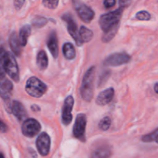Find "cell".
I'll return each instance as SVG.
<instances>
[{
	"label": "cell",
	"instance_id": "obj_1",
	"mask_svg": "<svg viewBox=\"0 0 158 158\" xmlns=\"http://www.w3.org/2000/svg\"><path fill=\"white\" fill-rule=\"evenodd\" d=\"M94 80H95V67L91 66L84 74L80 87V94L82 98L87 102L91 101L94 97Z\"/></svg>",
	"mask_w": 158,
	"mask_h": 158
},
{
	"label": "cell",
	"instance_id": "obj_2",
	"mask_svg": "<svg viewBox=\"0 0 158 158\" xmlns=\"http://www.w3.org/2000/svg\"><path fill=\"white\" fill-rule=\"evenodd\" d=\"M123 8L120 7L117 10L112 11L100 16L99 24L103 32L112 29L114 26L120 25V20L123 14Z\"/></svg>",
	"mask_w": 158,
	"mask_h": 158
},
{
	"label": "cell",
	"instance_id": "obj_3",
	"mask_svg": "<svg viewBox=\"0 0 158 158\" xmlns=\"http://www.w3.org/2000/svg\"><path fill=\"white\" fill-rule=\"evenodd\" d=\"M46 90L47 86L37 77H30L26 82V91L31 97L40 98L44 95Z\"/></svg>",
	"mask_w": 158,
	"mask_h": 158
},
{
	"label": "cell",
	"instance_id": "obj_4",
	"mask_svg": "<svg viewBox=\"0 0 158 158\" xmlns=\"http://www.w3.org/2000/svg\"><path fill=\"white\" fill-rule=\"evenodd\" d=\"M5 71L6 73L9 76L11 79L15 82L19 81V70L15 58L11 52H7L5 64Z\"/></svg>",
	"mask_w": 158,
	"mask_h": 158
},
{
	"label": "cell",
	"instance_id": "obj_5",
	"mask_svg": "<svg viewBox=\"0 0 158 158\" xmlns=\"http://www.w3.org/2000/svg\"><path fill=\"white\" fill-rule=\"evenodd\" d=\"M73 4L82 21L86 23H89L94 19L95 13L91 8L79 1H73Z\"/></svg>",
	"mask_w": 158,
	"mask_h": 158
},
{
	"label": "cell",
	"instance_id": "obj_6",
	"mask_svg": "<svg viewBox=\"0 0 158 158\" xmlns=\"http://www.w3.org/2000/svg\"><path fill=\"white\" fill-rule=\"evenodd\" d=\"M131 60V56L126 52H115L110 55L103 62L104 66H119L127 64Z\"/></svg>",
	"mask_w": 158,
	"mask_h": 158
},
{
	"label": "cell",
	"instance_id": "obj_7",
	"mask_svg": "<svg viewBox=\"0 0 158 158\" xmlns=\"http://www.w3.org/2000/svg\"><path fill=\"white\" fill-rule=\"evenodd\" d=\"M41 131V125L35 119H26L22 125V133L27 137H33Z\"/></svg>",
	"mask_w": 158,
	"mask_h": 158
},
{
	"label": "cell",
	"instance_id": "obj_8",
	"mask_svg": "<svg viewBox=\"0 0 158 158\" xmlns=\"http://www.w3.org/2000/svg\"><path fill=\"white\" fill-rule=\"evenodd\" d=\"M63 21H65L67 24V29L69 32V35L73 37L74 41L76 42L77 46H80L83 45V41H82L81 38L80 36V33H79V29L77 28V23L73 20V17L71 16L69 14H65L62 16Z\"/></svg>",
	"mask_w": 158,
	"mask_h": 158
},
{
	"label": "cell",
	"instance_id": "obj_9",
	"mask_svg": "<svg viewBox=\"0 0 158 158\" xmlns=\"http://www.w3.org/2000/svg\"><path fill=\"white\" fill-rule=\"evenodd\" d=\"M86 122H87V120H86V115L83 114H80L77 115L73 126V136L76 138L82 141L85 140L84 135L85 131H86Z\"/></svg>",
	"mask_w": 158,
	"mask_h": 158
},
{
	"label": "cell",
	"instance_id": "obj_10",
	"mask_svg": "<svg viewBox=\"0 0 158 158\" xmlns=\"http://www.w3.org/2000/svg\"><path fill=\"white\" fill-rule=\"evenodd\" d=\"M74 99L72 96H69L65 99L62 109V122L64 125L67 126L73 120L72 110L73 108Z\"/></svg>",
	"mask_w": 158,
	"mask_h": 158
},
{
	"label": "cell",
	"instance_id": "obj_11",
	"mask_svg": "<svg viewBox=\"0 0 158 158\" xmlns=\"http://www.w3.org/2000/svg\"><path fill=\"white\" fill-rule=\"evenodd\" d=\"M35 143L37 150L42 156L48 155L50 150L51 140L49 136L46 132L41 133L38 136Z\"/></svg>",
	"mask_w": 158,
	"mask_h": 158
},
{
	"label": "cell",
	"instance_id": "obj_12",
	"mask_svg": "<svg viewBox=\"0 0 158 158\" xmlns=\"http://www.w3.org/2000/svg\"><path fill=\"white\" fill-rule=\"evenodd\" d=\"M9 112L12 113V114L16 118H18L20 121H22V120L25 121L26 120V117H27V112H26V108L19 101H16V100L12 103Z\"/></svg>",
	"mask_w": 158,
	"mask_h": 158
},
{
	"label": "cell",
	"instance_id": "obj_13",
	"mask_svg": "<svg viewBox=\"0 0 158 158\" xmlns=\"http://www.w3.org/2000/svg\"><path fill=\"white\" fill-rule=\"evenodd\" d=\"M114 97V88H108L105 90L102 91L97 97L96 100V103L99 106H105L108 104L110 102L112 101Z\"/></svg>",
	"mask_w": 158,
	"mask_h": 158
},
{
	"label": "cell",
	"instance_id": "obj_14",
	"mask_svg": "<svg viewBox=\"0 0 158 158\" xmlns=\"http://www.w3.org/2000/svg\"><path fill=\"white\" fill-rule=\"evenodd\" d=\"M13 90L12 83L8 79H2L0 80V97L4 100H8L12 95Z\"/></svg>",
	"mask_w": 158,
	"mask_h": 158
},
{
	"label": "cell",
	"instance_id": "obj_15",
	"mask_svg": "<svg viewBox=\"0 0 158 158\" xmlns=\"http://www.w3.org/2000/svg\"><path fill=\"white\" fill-rule=\"evenodd\" d=\"M47 46L53 58L56 59L59 55V46L57 35L55 31H52L49 33L47 40Z\"/></svg>",
	"mask_w": 158,
	"mask_h": 158
},
{
	"label": "cell",
	"instance_id": "obj_16",
	"mask_svg": "<svg viewBox=\"0 0 158 158\" xmlns=\"http://www.w3.org/2000/svg\"><path fill=\"white\" fill-rule=\"evenodd\" d=\"M9 46H10L11 49L13 52V53L15 54L16 56H19L21 55V44H20L19 40V37L17 36L16 33L15 32H12V34L9 36Z\"/></svg>",
	"mask_w": 158,
	"mask_h": 158
},
{
	"label": "cell",
	"instance_id": "obj_17",
	"mask_svg": "<svg viewBox=\"0 0 158 158\" xmlns=\"http://www.w3.org/2000/svg\"><path fill=\"white\" fill-rule=\"evenodd\" d=\"M111 155V149L109 146L102 145L95 149L93 153L94 158H109Z\"/></svg>",
	"mask_w": 158,
	"mask_h": 158
},
{
	"label": "cell",
	"instance_id": "obj_18",
	"mask_svg": "<svg viewBox=\"0 0 158 158\" xmlns=\"http://www.w3.org/2000/svg\"><path fill=\"white\" fill-rule=\"evenodd\" d=\"M31 33V27L29 25H25L23 27L21 28L19 35V40L20 44L22 46H25L27 43L28 38Z\"/></svg>",
	"mask_w": 158,
	"mask_h": 158
},
{
	"label": "cell",
	"instance_id": "obj_19",
	"mask_svg": "<svg viewBox=\"0 0 158 158\" xmlns=\"http://www.w3.org/2000/svg\"><path fill=\"white\" fill-rule=\"evenodd\" d=\"M36 63L40 70H45L48 66V58L44 50H40L37 54Z\"/></svg>",
	"mask_w": 158,
	"mask_h": 158
},
{
	"label": "cell",
	"instance_id": "obj_20",
	"mask_svg": "<svg viewBox=\"0 0 158 158\" xmlns=\"http://www.w3.org/2000/svg\"><path fill=\"white\" fill-rule=\"evenodd\" d=\"M63 52L67 60H72L76 57V50L72 43H66L63 46Z\"/></svg>",
	"mask_w": 158,
	"mask_h": 158
},
{
	"label": "cell",
	"instance_id": "obj_21",
	"mask_svg": "<svg viewBox=\"0 0 158 158\" xmlns=\"http://www.w3.org/2000/svg\"><path fill=\"white\" fill-rule=\"evenodd\" d=\"M79 33H80V36L81 38L83 43V42L88 43L94 37V32H93V31H91L90 29L86 28V26H82L80 27V30H79Z\"/></svg>",
	"mask_w": 158,
	"mask_h": 158
},
{
	"label": "cell",
	"instance_id": "obj_22",
	"mask_svg": "<svg viewBox=\"0 0 158 158\" xmlns=\"http://www.w3.org/2000/svg\"><path fill=\"white\" fill-rule=\"evenodd\" d=\"M7 52L5 50L2 46L0 47V79H4L6 75L5 71V64H6V59Z\"/></svg>",
	"mask_w": 158,
	"mask_h": 158
},
{
	"label": "cell",
	"instance_id": "obj_23",
	"mask_svg": "<svg viewBox=\"0 0 158 158\" xmlns=\"http://www.w3.org/2000/svg\"><path fill=\"white\" fill-rule=\"evenodd\" d=\"M119 27H120V25L114 26L112 29H109V30L106 31V32H103V36H102V41H103V43H108V42L111 41V40H113V38L114 37V35L117 34Z\"/></svg>",
	"mask_w": 158,
	"mask_h": 158
},
{
	"label": "cell",
	"instance_id": "obj_24",
	"mask_svg": "<svg viewBox=\"0 0 158 158\" xmlns=\"http://www.w3.org/2000/svg\"><path fill=\"white\" fill-rule=\"evenodd\" d=\"M47 22L48 19L46 18L37 15V16L34 17V19H32V24L36 28H42L47 23Z\"/></svg>",
	"mask_w": 158,
	"mask_h": 158
},
{
	"label": "cell",
	"instance_id": "obj_25",
	"mask_svg": "<svg viewBox=\"0 0 158 158\" xmlns=\"http://www.w3.org/2000/svg\"><path fill=\"white\" fill-rule=\"evenodd\" d=\"M111 125V120L109 117H105L99 123V128L103 131H106Z\"/></svg>",
	"mask_w": 158,
	"mask_h": 158
},
{
	"label": "cell",
	"instance_id": "obj_26",
	"mask_svg": "<svg viewBox=\"0 0 158 158\" xmlns=\"http://www.w3.org/2000/svg\"><path fill=\"white\" fill-rule=\"evenodd\" d=\"M135 18L140 21H149L151 18V15L148 11H140L135 15Z\"/></svg>",
	"mask_w": 158,
	"mask_h": 158
},
{
	"label": "cell",
	"instance_id": "obj_27",
	"mask_svg": "<svg viewBox=\"0 0 158 158\" xmlns=\"http://www.w3.org/2000/svg\"><path fill=\"white\" fill-rule=\"evenodd\" d=\"M43 4L45 7L48 8V9H54L58 6L59 1H48V0H44V1H43Z\"/></svg>",
	"mask_w": 158,
	"mask_h": 158
},
{
	"label": "cell",
	"instance_id": "obj_28",
	"mask_svg": "<svg viewBox=\"0 0 158 158\" xmlns=\"http://www.w3.org/2000/svg\"><path fill=\"white\" fill-rule=\"evenodd\" d=\"M110 75V71H106L103 73H102L100 77V80H99V86H101V85L104 84L105 82L106 81V80L108 79Z\"/></svg>",
	"mask_w": 158,
	"mask_h": 158
},
{
	"label": "cell",
	"instance_id": "obj_29",
	"mask_svg": "<svg viewBox=\"0 0 158 158\" xmlns=\"http://www.w3.org/2000/svg\"><path fill=\"white\" fill-rule=\"evenodd\" d=\"M115 4H116L115 0H106V1L103 2V5H104V6L106 8V9L113 7Z\"/></svg>",
	"mask_w": 158,
	"mask_h": 158
},
{
	"label": "cell",
	"instance_id": "obj_30",
	"mask_svg": "<svg viewBox=\"0 0 158 158\" xmlns=\"http://www.w3.org/2000/svg\"><path fill=\"white\" fill-rule=\"evenodd\" d=\"M24 3L25 1H20V0H15V1H14V6H15V9L16 10H19Z\"/></svg>",
	"mask_w": 158,
	"mask_h": 158
},
{
	"label": "cell",
	"instance_id": "obj_31",
	"mask_svg": "<svg viewBox=\"0 0 158 158\" xmlns=\"http://www.w3.org/2000/svg\"><path fill=\"white\" fill-rule=\"evenodd\" d=\"M8 131V127L6 126V123L3 121L0 120V132L1 133H6Z\"/></svg>",
	"mask_w": 158,
	"mask_h": 158
},
{
	"label": "cell",
	"instance_id": "obj_32",
	"mask_svg": "<svg viewBox=\"0 0 158 158\" xmlns=\"http://www.w3.org/2000/svg\"><path fill=\"white\" fill-rule=\"evenodd\" d=\"M131 3V2H130V1H120V7H122L124 9L125 7H127V6H129Z\"/></svg>",
	"mask_w": 158,
	"mask_h": 158
},
{
	"label": "cell",
	"instance_id": "obj_33",
	"mask_svg": "<svg viewBox=\"0 0 158 158\" xmlns=\"http://www.w3.org/2000/svg\"><path fill=\"white\" fill-rule=\"evenodd\" d=\"M31 109L33 111H40V108L38 105H32Z\"/></svg>",
	"mask_w": 158,
	"mask_h": 158
},
{
	"label": "cell",
	"instance_id": "obj_34",
	"mask_svg": "<svg viewBox=\"0 0 158 158\" xmlns=\"http://www.w3.org/2000/svg\"><path fill=\"white\" fill-rule=\"evenodd\" d=\"M154 91H155V93H157L158 94V82L157 83H155V85H154Z\"/></svg>",
	"mask_w": 158,
	"mask_h": 158
},
{
	"label": "cell",
	"instance_id": "obj_35",
	"mask_svg": "<svg viewBox=\"0 0 158 158\" xmlns=\"http://www.w3.org/2000/svg\"><path fill=\"white\" fill-rule=\"evenodd\" d=\"M0 158H5L4 155H3V154H2V153H0Z\"/></svg>",
	"mask_w": 158,
	"mask_h": 158
}]
</instances>
